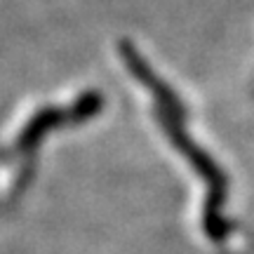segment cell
Wrapping results in <instances>:
<instances>
[{"label": "cell", "mask_w": 254, "mask_h": 254, "mask_svg": "<svg viewBox=\"0 0 254 254\" xmlns=\"http://www.w3.org/2000/svg\"><path fill=\"white\" fill-rule=\"evenodd\" d=\"M99 109V97H94V94H87V97H82L80 101H78V106L73 109V118H87V116H92L94 111Z\"/></svg>", "instance_id": "cell-2"}, {"label": "cell", "mask_w": 254, "mask_h": 254, "mask_svg": "<svg viewBox=\"0 0 254 254\" xmlns=\"http://www.w3.org/2000/svg\"><path fill=\"white\" fill-rule=\"evenodd\" d=\"M64 118H66V116H64L62 111H55V109L38 113L36 118L28 123V127L24 129V134H21V141H19V144H21V148H31V146L36 144L38 139H40V136L50 129V127H55L57 123H62Z\"/></svg>", "instance_id": "cell-1"}]
</instances>
